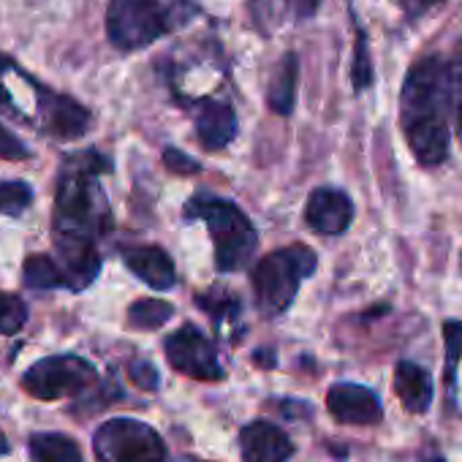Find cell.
I'll list each match as a JSON object with an SVG mask.
<instances>
[{
	"label": "cell",
	"instance_id": "cell-1",
	"mask_svg": "<svg viewBox=\"0 0 462 462\" xmlns=\"http://www.w3.org/2000/svg\"><path fill=\"white\" fill-rule=\"evenodd\" d=\"M109 171V161L96 150L79 152L66 161V169L58 180L55 196V248L58 267L69 289H88L98 270L101 256L96 251V240L106 235L112 226V215L98 185V174Z\"/></svg>",
	"mask_w": 462,
	"mask_h": 462
},
{
	"label": "cell",
	"instance_id": "cell-4",
	"mask_svg": "<svg viewBox=\"0 0 462 462\" xmlns=\"http://www.w3.org/2000/svg\"><path fill=\"white\" fill-rule=\"evenodd\" d=\"M188 215H199L207 220L209 237L215 243V267L220 273L243 270L251 262L259 245V235L237 204L212 196H193L188 204Z\"/></svg>",
	"mask_w": 462,
	"mask_h": 462
},
{
	"label": "cell",
	"instance_id": "cell-21",
	"mask_svg": "<svg viewBox=\"0 0 462 462\" xmlns=\"http://www.w3.org/2000/svg\"><path fill=\"white\" fill-rule=\"evenodd\" d=\"M28 308L20 297L0 291V335H14L25 327Z\"/></svg>",
	"mask_w": 462,
	"mask_h": 462
},
{
	"label": "cell",
	"instance_id": "cell-20",
	"mask_svg": "<svg viewBox=\"0 0 462 462\" xmlns=\"http://www.w3.org/2000/svg\"><path fill=\"white\" fill-rule=\"evenodd\" d=\"M33 201V190L28 182H0V212L4 215H23Z\"/></svg>",
	"mask_w": 462,
	"mask_h": 462
},
{
	"label": "cell",
	"instance_id": "cell-10",
	"mask_svg": "<svg viewBox=\"0 0 462 462\" xmlns=\"http://www.w3.org/2000/svg\"><path fill=\"white\" fill-rule=\"evenodd\" d=\"M327 408L343 424H375L383 416V405L375 392L359 383H335L327 394Z\"/></svg>",
	"mask_w": 462,
	"mask_h": 462
},
{
	"label": "cell",
	"instance_id": "cell-28",
	"mask_svg": "<svg viewBox=\"0 0 462 462\" xmlns=\"http://www.w3.org/2000/svg\"><path fill=\"white\" fill-rule=\"evenodd\" d=\"M440 4H443V0H400V6L411 17H419V14H424V12H430V9H435Z\"/></svg>",
	"mask_w": 462,
	"mask_h": 462
},
{
	"label": "cell",
	"instance_id": "cell-7",
	"mask_svg": "<svg viewBox=\"0 0 462 462\" xmlns=\"http://www.w3.org/2000/svg\"><path fill=\"white\" fill-rule=\"evenodd\" d=\"M93 383H96V367L74 354L47 356L36 362L23 378V386L39 400H58L66 394H77Z\"/></svg>",
	"mask_w": 462,
	"mask_h": 462
},
{
	"label": "cell",
	"instance_id": "cell-5",
	"mask_svg": "<svg viewBox=\"0 0 462 462\" xmlns=\"http://www.w3.org/2000/svg\"><path fill=\"white\" fill-rule=\"evenodd\" d=\"M316 254L308 245H291L264 256L254 270V297L264 316H281L294 302L300 283L316 273Z\"/></svg>",
	"mask_w": 462,
	"mask_h": 462
},
{
	"label": "cell",
	"instance_id": "cell-8",
	"mask_svg": "<svg viewBox=\"0 0 462 462\" xmlns=\"http://www.w3.org/2000/svg\"><path fill=\"white\" fill-rule=\"evenodd\" d=\"M166 356L174 370L199 378V381H217L223 378L220 359L215 354V346L196 329V327H182L166 340Z\"/></svg>",
	"mask_w": 462,
	"mask_h": 462
},
{
	"label": "cell",
	"instance_id": "cell-27",
	"mask_svg": "<svg viewBox=\"0 0 462 462\" xmlns=\"http://www.w3.org/2000/svg\"><path fill=\"white\" fill-rule=\"evenodd\" d=\"M128 375H131V381L139 386V389H144V392H155L158 389V370L150 365V362H134L131 367H128Z\"/></svg>",
	"mask_w": 462,
	"mask_h": 462
},
{
	"label": "cell",
	"instance_id": "cell-23",
	"mask_svg": "<svg viewBox=\"0 0 462 462\" xmlns=\"http://www.w3.org/2000/svg\"><path fill=\"white\" fill-rule=\"evenodd\" d=\"M351 79H354V90H367V88L373 85V63H370V50H367V36H365V31H356Z\"/></svg>",
	"mask_w": 462,
	"mask_h": 462
},
{
	"label": "cell",
	"instance_id": "cell-16",
	"mask_svg": "<svg viewBox=\"0 0 462 462\" xmlns=\"http://www.w3.org/2000/svg\"><path fill=\"white\" fill-rule=\"evenodd\" d=\"M297 85H300V58L294 52L283 55L273 82H270V109L278 115H291L294 112V101H297Z\"/></svg>",
	"mask_w": 462,
	"mask_h": 462
},
{
	"label": "cell",
	"instance_id": "cell-26",
	"mask_svg": "<svg viewBox=\"0 0 462 462\" xmlns=\"http://www.w3.org/2000/svg\"><path fill=\"white\" fill-rule=\"evenodd\" d=\"M163 163L174 174H196V171H201V163L196 158H190V155H185L182 150H174V147H169L163 152Z\"/></svg>",
	"mask_w": 462,
	"mask_h": 462
},
{
	"label": "cell",
	"instance_id": "cell-9",
	"mask_svg": "<svg viewBox=\"0 0 462 462\" xmlns=\"http://www.w3.org/2000/svg\"><path fill=\"white\" fill-rule=\"evenodd\" d=\"M36 106L47 134L58 139H79L90 128V112L69 96L36 85Z\"/></svg>",
	"mask_w": 462,
	"mask_h": 462
},
{
	"label": "cell",
	"instance_id": "cell-31",
	"mask_svg": "<svg viewBox=\"0 0 462 462\" xmlns=\"http://www.w3.org/2000/svg\"><path fill=\"white\" fill-rule=\"evenodd\" d=\"M432 462H443V459H432Z\"/></svg>",
	"mask_w": 462,
	"mask_h": 462
},
{
	"label": "cell",
	"instance_id": "cell-3",
	"mask_svg": "<svg viewBox=\"0 0 462 462\" xmlns=\"http://www.w3.org/2000/svg\"><path fill=\"white\" fill-rule=\"evenodd\" d=\"M193 17V0H109L106 36L117 50L136 52L182 31Z\"/></svg>",
	"mask_w": 462,
	"mask_h": 462
},
{
	"label": "cell",
	"instance_id": "cell-24",
	"mask_svg": "<svg viewBox=\"0 0 462 462\" xmlns=\"http://www.w3.org/2000/svg\"><path fill=\"white\" fill-rule=\"evenodd\" d=\"M448 90H451V112L457 123V136L462 139V50L448 66Z\"/></svg>",
	"mask_w": 462,
	"mask_h": 462
},
{
	"label": "cell",
	"instance_id": "cell-6",
	"mask_svg": "<svg viewBox=\"0 0 462 462\" xmlns=\"http://www.w3.org/2000/svg\"><path fill=\"white\" fill-rule=\"evenodd\" d=\"M98 462H166L161 435L136 419H109L96 432Z\"/></svg>",
	"mask_w": 462,
	"mask_h": 462
},
{
	"label": "cell",
	"instance_id": "cell-18",
	"mask_svg": "<svg viewBox=\"0 0 462 462\" xmlns=\"http://www.w3.org/2000/svg\"><path fill=\"white\" fill-rule=\"evenodd\" d=\"M171 305L161 300H139L128 308V324L136 329H158L166 321H171Z\"/></svg>",
	"mask_w": 462,
	"mask_h": 462
},
{
	"label": "cell",
	"instance_id": "cell-11",
	"mask_svg": "<svg viewBox=\"0 0 462 462\" xmlns=\"http://www.w3.org/2000/svg\"><path fill=\"white\" fill-rule=\"evenodd\" d=\"M305 220L319 235H343L354 220V204L337 188H319L308 199Z\"/></svg>",
	"mask_w": 462,
	"mask_h": 462
},
{
	"label": "cell",
	"instance_id": "cell-15",
	"mask_svg": "<svg viewBox=\"0 0 462 462\" xmlns=\"http://www.w3.org/2000/svg\"><path fill=\"white\" fill-rule=\"evenodd\" d=\"M394 392L405 411L424 413L432 402V378L424 367L413 362H400L394 367Z\"/></svg>",
	"mask_w": 462,
	"mask_h": 462
},
{
	"label": "cell",
	"instance_id": "cell-29",
	"mask_svg": "<svg viewBox=\"0 0 462 462\" xmlns=\"http://www.w3.org/2000/svg\"><path fill=\"white\" fill-rule=\"evenodd\" d=\"M321 0H297V12L300 17H313V12L319 9Z\"/></svg>",
	"mask_w": 462,
	"mask_h": 462
},
{
	"label": "cell",
	"instance_id": "cell-2",
	"mask_svg": "<svg viewBox=\"0 0 462 462\" xmlns=\"http://www.w3.org/2000/svg\"><path fill=\"white\" fill-rule=\"evenodd\" d=\"M448 63L438 55L419 58L402 85L400 120L411 152L421 166H438L448 155Z\"/></svg>",
	"mask_w": 462,
	"mask_h": 462
},
{
	"label": "cell",
	"instance_id": "cell-19",
	"mask_svg": "<svg viewBox=\"0 0 462 462\" xmlns=\"http://www.w3.org/2000/svg\"><path fill=\"white\" fill-rule=\"evenodd\" d=\"M23 275L31 289H63L66 286L58 262H52L50 256H31L25 262Z\"/></svg>",
	"mask_w": 462,
	"mask_h": 462
},
{
	"label": "cell",
	"instance_id": "cell-13",
	"mask_svg": "<svg viewBox=\"0 0 462 462\" xmlns=\"http://www.w3.org/2000/svg\"><path fill=\"white\" fill-rule=\"evenodd\" d=\"M196 134L207 150H220L237 136V115L226 101L204 98L196 112Z\"/></svg>",
	"mask_w": 462,
	"mask_h": 462
},
{
	"label": "cell",
	"instance_id": "cell-12",
	"mask_svg": "<svg viewBox=\"0 0 462 462\" xmlns=\"http://www.w3.org/2000/svg\"><path fill=\"white\" fill-rule=\"evenodd\" d=\"M245 462H286L294 454L289 435L270 421H251L240 435Z\"/></svg>",
	"mask_w": 462,
	"mask_h": 462
},
{
	"label": "cell",
	"instance_id": "cell-17",
	"mask_svg": "<svg viewBox=\"0 0 462 462\" xmlns=\"http://www.w3.org/2000/svg\"><path fill=\"white\" fill-rule=\"evenodd\" d=\"M28 446L33 462H82L77 440L60 432H36Z\"/></svg>",
	"mask_w": 462,
	"mask_h": 462
},
{
	"label": "cell",
	"instance_id": "cell-14",
	"mask_svg": "<svg viewBox=\"0 0 462 462\" xmlns=\"http://www.w3.org/2000/svg\"><path fill=\"white\" fill-rule=\"evenodd\" d=\"M123 262H125V267H128L136 278H142L147 286H152V289H158V291L171 289L174 281H177V273H174V264H171L169 254L161 251V248H155V245L128 248V251L123 254Z\"/></svg>",
	"mask_w": 462,
	"mask_h": 462
},
{
	"label": "cell",
	"instance_id": "cell-30",
	"mask_svg": "<svg viewBox=\"0 0 462 462\" xmlns=\"http://www.w3.org/2000/svg\"><path fill=\"white\" fill-rule=\"evenodd\" d=\"M9 451V440H6V435L0 432V454H6Z\"/></svg>",
	"mask_w": 462,
	"mask_h": 462
},
{
	"label": "cell",
	"instance_id": "cell-25",
	"mask_svg": "<svg viewBox=\"0 0 462 462\" xmlns=\"http://www.w3.org/2000/svg\"><path fill=\"white\" fill-rule=\"evenodd\" d=\"M28 155H31V150L4 123H0V158H6V161H23Z\"/></svg>",
	"mask_w": 462,
	"mask_h": 462
},
{
	"label": "cell",
	"instance_id": "cell-22",
	"mask_svg": "<svg viewBox=\"0 0 462 462\" xmlns=\"http://www.w3.org/2000/svg\"><path fill=\"white\" fill-rule=\"evenodd\" d=\"M443 343H446V386L454 389L457 383V362L462 356V321H446L443 324Z\"/></svg>",
	"mask_w": 462,
	"mask_h": 462
}]
</instances>
